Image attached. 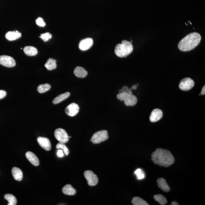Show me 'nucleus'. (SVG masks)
I'll use <instances>...</instances> for the list:
<instances>
[{"label":"nucleus","instance_id":"30","mask_svg":"<svg viewBox=\"0 0 205 205\" xmlns=\"http://www.w3.org/2000/svg\"><path fill=\"white\" fill-rule=\"evenodd\" d=\"M36 25L40 27H44L45 26V22L44 21V20L42 17H39L36 20Z\"/></svg>","mask_w":205,"mask_h":205},{"label":"nucleus","instance_id":"24","mask_svg":"<svg viewBox=\"0 0 205 205\" xmlns=\"http://www.w3.org/2000/svg\"><path fill=\"white\" fill-rule=\"evenodd\" d=\"M51 88V86L48 84H43L39 85L38 87V91L40 93H46V92L48 91Z\"/></svg>","mask_w":205,"mask_h":205},{"label":"nucleus","instance_id":"36","mask_svg":"<svg viewBox=\"0 0 205 205\" xmlns=\"http://www.w3.org/2000/svg\"><path fill=\"white\" fill-rule=\"evenodd\" d=\"M171 205H178L179 204L177 202H176V201H173V202H172Z\"/></svg>","mask_w":205,"mask_h":205},{"label":"nucleus","instance_id":"9","mask_svg":"<svg viewBox=\"0 0 205 205\" xmlns=\"http://www.w3.org/2000/svg\"><path fill=\"white\" fill-rule=\"evenodd\" d=\"M0 64L7 67H13L16 65V62L14 59L8 55L0 56Z\"/></svg>","mask_w":205,"mask_h":205},{"label":"nucleus","instance_id":"35","mask_svg":"<svg viewBox=\"0 0 205 205\" xmlns=\"http://www.w3.org/2000/svg\"><path fill=\"white\" fill-rule=\"evenodd\" d=\"M137 86L136 85H133V86L131 87L130 89H133V90H136V89L137 88Z\"/></svg>","mask_w":205,"mask_h":205},{"label":"nucleus","instance_id":"29","mask_svg":"<svg viewBox=\"0 0 205 205\" xmlns=\"http://www.w3.org/2000/svg\"><path fill=\"white\" fill-rule=\"evenodd\" d=\"M52 35L49 32H46L40 35V37L44 42H47L52 38Z\"/></svg>","mask_w":205,"mask_h":205},{"label":"nucleus","instance_id":"16","mask_svg":"<svg viewBox=\"0 0 205 205\" xmlns=\"http://www.w3.org/2000/svg\"><path fill=\"white\" fill-rule=\"evenodd\" d=\"M74 73L76 77L79 78H84L87 75V71L83 67L78 66L74 70Z\"/></svg>","mask_w":205,"mask_h":205},{"label":"nucleus","instance_id":"10","mask_svg":"<svg viewBox=\"0 0 205 205\" xmlns=\"http://www.w3.org/2000/svg\"><path fill=\"white\" fill-rule=\"evenodd\" d=\"M79 106L75 103H71L66 107V113L70 116L73 117L76 116L79 111Z\"/></svg>","mask_w":205,"mask_h":205},{"label":"nucleus","instance_id":"3","mask_svg":"<svg viewBox=\"0 0 205 205\" xmlns=\"http://www.w3.org/2000/svg\"><path fill=\"white\" fill-rule=\"evenodd\" d=\"M133 46L131 42L124 40L121 44H119L116 46L115 51L116 55L120 58L126 57L132 52Z\"/></svg>","mask_w":205,"mask_h":205},{"label":"nucleus","instance_id":"20","mask_svg":"<svg viewBox=\"0 0 205 205\" xmlns=\"http://www.w3.org/2000/svg\"><path fill=\"white\" fill-rule=\"evenodd\" d=\"M70 95V93L69 92H67L58 95L53 100L52 103L54 104H58L69 97Z\"/></svg>","mask_w":205,"mask_h":205},{"label":"nucleus","instance_id":"2","mask_svg":"<svg viewBox=\"0 0 205 205\" xmlns=\"http://www.w3.org/2000/svg\"><path fill=\"white\" fill-rule=\"evenodd\" d=\"M201 39V35L199 33H190L180 42L179 48L183 51H188L193 50L199 44Z\"/></svg>","mask_w":205,"mask_h":205},{"label":"nucleus","instance_id":"31","mask_svg":"<svg viewBox=\"0 0 205 205\" xmlns=\"http://www.w3.org/2000/svg\"><path fill=\"white\" fill-rule=\"evenodd\" d=\"M126 93L128 94H132V92L131 89H129L128 87L126 86L123 87V88L119 91V93Z\"/></svg>","mask_w":205,"mask_h":205},{"label":"nucleus","instance_id":"28","mask_svg":"<svg viewBox=\"0 0 205 205\" xmlns=\"http://www.w3.org/2000/svg\"><path fill=\"white\" fill-rule=\"evenodd\" d=\"M56 147L58 149H61L63 151L64 153L66 155H68L69 154V151L68 150V148L65 145L64 143H59L57 144Z\"/></svg>","mask_w":205,"mask_h":205},{"label":"nucleus","instance_id":"25","mask_svg":"<svg viewBox=\"0 0 205 205\" xmlns=\"http://www.w3.org/2000/svg\"><path fill=\"white\" fill-rule=\"evenodd\" d=\"M154 199L158 202L160 204L164 205L167 203L166 199L163 195L161 194L155 195L154 196Z\"/></svg>","mask_w":205,"mask_h":205},{"label":"nucleus","instance_id":"32","mask_svg":"<svg viewBox=\"0 0 205 205\" xmlns=\"http://www.w3.org/2000/svg\"><path fill=\"white\" fill-rule=\"evenodd\" d=\"M63 152H63V151L62 150V149H59V150L57 151V155L58 157L61 158V157H63L64 156V153H63Z\"/></svg>","mask_w":205,"mask_h":205},{"label":"nucleus","instance_id":"14","mask_svg":"<svg viewBox=\"0 0 205 205\" xmlns=\"http://www.w3.org/2000/svg\"><path fill=\"white\" fill-rule=\"evenodd\" d=\"M26 157L32 164L37 166L39 165V159L35 154L32 152L28 151L26 154Z\"/></svg>","mask_w":205,"mask_h":205},{"label":"nucleus","instance_id":"15","mask_svg":"<svg viewBox=\"0 0 205 205\" xmlns=\"http://www.w3.org/2000/svg\"><path fill=\"white\" fill-rule=\"evenodd\" d=\"M6 39L9 41H13L20 39L21 34L18 31H9L6 34Z\"/></svg>","mask_w":205,"mask_h":205},{"label":"nucleus","instance_id":"33","mask_svg":"<svg viewBox=\"0 0 205 205\" xmlns=\"http://www.w3.org/2000/svg\"><path fill=\"white\" fill-rule=\"evenodd\" d=\"M7 95V93L5 91L3 90H0V100L3 99Z\"/></svg>","mask_w":205,"mask_h":205},{"label":"nucleus","instance_id":"6","mask_svg":"<svg viewBox=\"0 0 205 205\" xmlns=\"http://www.w3.org/2000/svg\"><path fill=\"white\" fill-rule=\"evenodd\" d=\"M55 138L62 143H66L69 141L68 136L66 132L62 128H58L55 131Z\"/></svg>","mask_w":205,"mask_h":205},{"label":"nucleus","instance_id":"26","mask_svg":"<svg viewBox=\"0 0 205 205\" xmlns=\"http://www.w3.org/2000/svg\"><path fill=\"white\" fill-rule=\"evenodd\" d=\"M132 203L134 205H148L149 204L139 197H134L132 200Z\"/></svg>","mask_w":205,"mask_h":205},{"label":"nucleus","instance_id":"19","mask_svg":"<svg viewBox=\"0 0 205 205\" xmlns=\"http://www.w3.org/2000/svg\"><path fill=\"white\" fill-rule=\"evenodd\" d=\"M23 50L25 53L30 56H35L38 52L37 49L32 46H27L24 47Z\"/></svg>","mask_w":205,"mask_h":205},{"label":"nucleus","instance_id":"22","mask_svg":"<svg viewBox=\"0 0 205 205\" xmlns=\"http://www.w3.org/2000/svg\"><path fill=\"white\" fill-rule=\"evenodd\" d=\"M44 66L49 70L55 69L57 67L56 60L52 58L49 59Z\"/></svg>","mask_w":205,"mask_h":205},{"label":"nucleus","instance_id":"4","mask_svg":"<svg viewBox=\"0 0 205 205\" xmlns=\"http://www.w3.org/2000/svg\"><path fill=\"white\" fill-rule=\"evenodd\" d=\"M117 98L120 101H123L127 106H134L137 102V98L132 94H128L126 93H119Z\"/></svg>","mask_w":205,"mask_h":205},{"label":"nucleus","instance_id":"17","mask_svg":"<svg viewBox=\"0 0 205 205\" xmlns=\"http://www.w3.org/2000/svg\"><path fill=\"white\" fill-rule=\"evenodd\" d=\"M157 184L159 188L165 192H169L170 188L166 180L163 178H160L157 180Z\"/></svg>","mask_w":205,"mask_h":205},{"label":"nucleus","instance_id":"5","mask_svg":"<svg viewBox=\"0 0 205 205\" xmlns=\"http://www.w3.org/2000/svg\"><path fill=\"white\" fill-rule=\"evenodd\" d=\"M108 138L107 131L105 130H101L95 133L90 141L93 144H99L106 140Z\"/></svg>","mask_w":205,"mask_h":205},{"label":"nucleus","instance_id":"11","mask_svg":"<svg viewBox=\"0 0 205 205\" xmlns=\"http://www.w3.org/2000/svg\"><path fill=\"white\" fill-rule=\"evenodd\" d=\"M37 141L40 146L45 150L49 151L51 149V143L48 138L39 137L37 138Z\"/></svg>","mask_w":205,"mask_h":205},{"label":"nucleus","instance_id":"23","mask_svg":"<svg viewBox=\"0 0 205 205\" xmlns=\"http://www.w3.org/2000/svg\"><path fill=\"white\" fill-rule=\"evenodd\" d=\"M4 198L8 201V205H15L17 204V199L13 195L7 194L5 195Z\"/></svg>","mask_w":205,"mask_h":205},{"label":"nucleus","instance_id":"1","mask_svg":"<svg viewBox=\"0 0 205 205\" xmlns=\"http://www.w3.org/2000/svg\"><path fill=\"white\" fill-rule=\"evenodd\" d=\"M152 160L160 166L168 167L174 163L175 160L172 154L166 149L158 148L152 154Z\"/></svg>","mask_w":205,"mask_h":205},{"label":"nucleus","instance_id":"8","mask_svg":"<svg viewBox=\"0 0 205 205\" xmlns=\"http://www.w3.org/2000/svg\"><path fill=\"white\" fill-rule=\"evenodd\" d=\"M84 175L89 185L93 186L98 184V180L97 176L93 171H86L84 173Z\"/></svg>","mask_w":205,"mask_h":205},{"label":"nucleus","instance_id":"7","mask_svg":"<svg viewBox=\"0 0 205 205\" xmlns=\"http://www.w3.org/2000/svg\"><path fill=\"white\" fill-rule=\"evenodd\" d=\"M195 85V82L190 78H184L180 82L179 87L181 90L188 91L191 89Z\"/></svg>","mask_w":205,"mask_h":205},{"label":"nucleus","instance_id":"12","mask_svg":"<svg viewBox=\"0 0 205 205\" xmlns=\"http://www.w3.org/2000/svg\"><path fill=\"white\" fill-rule=\"evenodd\" d=\"M93 40L91 38H88L82 40L79 44V48L82 51H86L89 49L93 46Z\"/></svg>","mask_w":205,"mask_h":205},{"label":"nucleus","instance_id":"21","mask_svg":"<svg viewBox=\"0 0 205 205\" xmlns=\"http://www.w3.org/2000/svg\"><path fill=\"white\" fill-rule=\"evenodd\" d=\"M63 193L64 194L67 195H74L75 194L76 191L70 185L68 184L65 185L63 188Z\"/></svg>","mask_w":205,"mask_h":205},{"label":"nucleus","instance_id":"34","mask_svg":"<svg viewBox=\"0 0 205 205\" xmlns=\"http://www.w3.org/2000/svg\"><path fill=\"white\" fill-rule=\"evenodd\" d=\"M201 94L202 95H204L205 94V85L203 87L202 89L201 93Z\"/></svg>","mask_w":205,"mask_h":205},{"label":"nucleus","instance_id":"13","mask_svg":"<svg viewBox=\"0 0 205 205\" xmlns=\"http://www.w3.org/2000/svg\"><path fill=\"white\" fill-rule=\"evenodd\" d=\"M163 116L162 111L158 109H155L152 111L150 116V120L152 122H155L161 120Z\"/></svg>","mask_w":205,"mask_h":205},{"label":"nucleus","instance_id":"18","mask_svg":"<svg viewBox=\"0 0 205 205\" xmlns=\"http://www.w3.org/2000/svg\"><path fill=\"white\" fill-rule=\"evenodd\" d=\"M13 176L14 179L17 181H20L23 177V173L20 169L17 167H13L12 170Z\"/></svg>","mask_w":205,"mask_h":205},{"label":"nucleus","instance_id":"27","mask_svg":"<svg viewBox=\"0 0 205 205\" xmlns=\"http://www.w3.org/2000/svg\"><path fill=\"white\" fill-rule=\"evenodd\" d=\"M135 174H136L137 178L138 180L143 179L145 177V174L144 172L140 168L137 169L135 171Z\"/></svg>","mask_w":205,"mask_h":205}]
</instances>
